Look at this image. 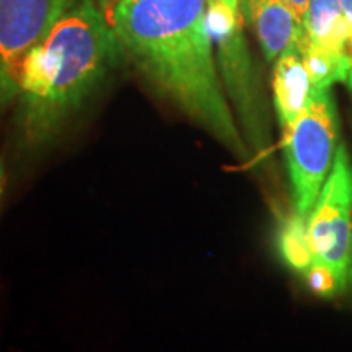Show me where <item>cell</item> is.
Returning <instances> with one entry per match:
<instances>
[{"label": "cell", "mask_w": 352, "mask_h": 352, "mask_svg": "<svg viewBox=\"0 0 352 352\" xmlns=\"http://www.w3.org/2000/svg\"><path fill=\"white\" fill-rule=\"evenodd\" d=\"M272 90H274L277 120L284 131L292 126L305 111L311 90H314L297 47L284 52L276 59Z\"/></svg>", "instance_id": "cell-8"}, {"label": "cell", "mask_w": 352, "mask_h": 352, "mask_svg": "<svg viewBox=\"0 0 352 352\" xmlns=\"http://www.w3.org/2000/svg\"><path fill=\"white\" fill-rule=\"evenodd\" d=\"M287 3L294 10V13H296L297 19L303 23V16H305V12L308 8V3H310V0H287Z\"/></svg>", "instance_id": "cell-14"}, {"label": "cell", "mask_w": 352, "mask_h": 352, "mask_svg": "<svg viewBox=\"0 0 352 352\" xmlns=\"http://www.w3.org/2000/svg\"><path fill=\"white\" fill-rule=\"evenodd\" d=\"M208 25L219 47V63L232 100L243 118L256 148H263V132L259 129L256 94L250 69L248 54L241 38V12H235L219 0L208 2Z\"/></svg>", "instance_id": "cell-6"}, {"label": "cell", "mask_w": 352, "mask_h": 352, "mask_svg": "<svg viewBox=\"0 0 352 352\" xmlns=\"http://www.w3.org/2000/svg\"><path fill=\"white\" fill-rule=\"evenodd\" d=\"M74 0H0V109L19 96L21 67Z\"/></svg>", "instance_id": "cell-5"}, {"label": "cell", "mask_w": 352, "mask_h": 352, "mask_svg": "<svg viewBox=\"0 0 352 352\" xmlns=\"http://www.w3.org/2000/svg\"><path fill=\"white\" fill-rule=\"evenodd\" d=\"M340 6L344 13L347 25L351 28V54H349V74H347V82L346 85L352 90V0H340Z\"/></svg>", "instance_id": "cell-13"}, {"label": "cell", "mask_w": 352, "mask_h": 352, "mask_svg": "<svg viewBox=\"0 0 352 352\" xmlns=\"http://www.w3.org/2000/svg\"><path fill=\"white\" fill-rule=\"evenodd\" d=\"M209 0H96L126 57L158 94L236 157H248L217 74Z\"/></svg>", "instance_id": "cell-1"}, {"label": "cell", "mask_w": 352, "mask_h": 352, "mask_svg": "<svg viewBox=\"0 0 352 352\" xmlns=\"http://www.w3.org/2000/svg\"><path fill=\"white\" fill-rule=\"evenodd\" d=\"M240 12L254 28L267 60L297 47L302 21L287 0H240Z\"/></svg>", "instance_id": "cell-7"}, {"label": "cell", "mask_w": 352, "mask_h": 352, "mask_svg": "<svg viewBox=\"0 0 352 352\" xmlns=\"http://www.w3.org/2000/svg\"><path fill=\"white\" fill-rule=\"evenodd\" d=\"M121 57L96 0H74L21 67L16 131L21 147L36 152L107 77Z\"/></svg>", "instance_id": "cell-2"}, {"label": "cell", "mask_w": 352, "mask_h": 352, "mask_svg": "<svg viewBox=\"0 0 352 352\" xmlns=\"http://www.w3.org/2000/svg\"><path fill=\"white\" fill-rule=\"evenodd\" d=\"M3 188H6V168H3L2 162H0V201H2Z\"/></svg>", "instance_id": "cell-15"}, {"label": "cell", "mask_w": 352, "mask_h": 352, "mask_svg": "<svg viewBox=\"0 0 352 352\" xmlns=\"http://www.w3.org/2000/svg\"><path fill=\"white\" fill-rule=\"evenodd\" d=\"M302 33L315 46L336 57L349 74L351 28L340 0H310L303 16Z\"/></svg>", "instance_id": "cell-9"}, {"label": "cell", "mask_w": 352, "mask_h": 352, "mask_svg": "<svg viewBox=\"0 0 352 352\" xmlns=\"http://www.w3.org/2000/svg\"><path fill=\"white\" fill-rule=\"evenodd\" d=\"M307 227L315 261L328 264L346 283L352 246V162L344 144L338 145Z\"/></svg>", "instance_id": "cell-4"}, {"label": "cell", "mask_w": 352, "mask_h": 352, "mask_svg": "<svg viewBox=\"0 0 352 352\" xmlns=\"http://www.w3.org/2000/svg\"><path fill=\"white\" fill-rule=\"evenodd\" d=\"M283 148L292 184L294 212L308 219L333 168L338 116L331 90H311L305 111L283 131Z\"/></svg>", "instance_id": "cell-3"}, {"label": "cell", "mask_w": 352, "mask_h": 352, "mask_svg": "<svg viewBox=\"0 0 352 352\" xmlns=\"http://www.w3.org/2000/svg\"><path fill=\"white\" fill-rule=\"evenodd\" d=\"M219 2H222L223 6L232 8V10L240 12V0H219Z\"/></svg>", "instance_id": "cell-16"}, {"label": "cell", "mask_w": 352, "mask_h": 352, "mask_svg": "<svg viewBox=\"0 0 352 352\" xmlns=\"http://www.w3.org/2000/svg\"><path fill=\"white\" fill-rule=\"evenodd\" d=\"M305 274V280L316 296L321 297H331L334 294L341 292L344 289L346 283L336 274L333 267L321 261H314L310 267L303 272Z\"/></svg>", "instance_id": "cell-12"}, {"label": "cell", "mask_w": 352, "mask_h": 352, "mask_svg": "<svg viewBox=\"0 0 352 352\" xmlns=\"http://www.w3.org/2000/svg\"><path fill=\"white\" fill-rule=\"evenodd\" d=\"M297 51L302 57V63L305 65L314 90L331 88L333 83L336 82L346 83L347 70L344 65L336 57L315 46L303 33H300V38L297 41Z\"/></svg>", "instance_id": "cell-10"}, {"label": "cell", "mask_w": 352, "mask_h": 352, "mask_svg": "<svg viewBox=\"0 0 352 352\" xmlns=\"http://www.w3.org/2000/svg\"><path fill=\"white\" fill-rule=\"evenodd\" d=\"M351 276H352V246H351Z\"/></svg>", "instance_id": "cell-17"}, {"label": "cell", "mask_w": 352, "mask_h": 352, "mask_svg": "<svg viewBox=\"0 0 352 352\" xmlns=\"http://www.w3.org/2000/svg\"><path fill=\"white\" fill-rule=\"evenodd\" d=\"M307 220L308 219L294 212L283 223L279 233L280 254L284 261L298 272H305L315 261L310 239H308Z\"/></svg>", "instance_id": "cell-11"}]
</instances>
